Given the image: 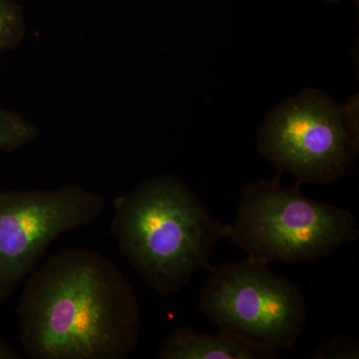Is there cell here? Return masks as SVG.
Instances as JSON below:
<instances>
[{
    "instance_id": "obj_10",
    "label": "cell",
    "mask_w": 359,
    "mask_h": 359,
    "mask_svg": "<svg viewBox=\"0 0 359 359\" xmlns=\"http://www.w3.org/2000/svg\"><path fill=\"white\" fill-rule=\"evenodd\" d=\"M358 340L346 335H337L323 342L314 351L313 358H358Z\"/></svg>"
},
{
    "instance_id": "obj_4",
    "label": "cell",
    "mask_w": 359,
    "mask_h": 359,
    "mask_svg": "<svg viewBox=\"0 0 359 359\" xmlns=\"http://www.w3.org/2000/svg\"><path fill=\"white\" fill-rule=\"evenodd\" d=\"M358 96L340 105L306 88L273 108L257 134L259 155L297 183L328 184L346 176L359 153Z\"/></svg>"
},
{
    "instance_id": "obj_6",
    "label": "cell",
    "mask_w": 359,
    "mask_h": 359,
    "mask_svg": "<svg viewBox=\"0 0 359 359\" xmlns=\"http://www.w3.org/2000/svg\"><path fill=\"white\" fill-rule=\"evenodd\" d=\"M105 205L103 196L75 185L0 190V309L54 241L96 223Z\"/></svg>"
},
{
    "instance_id": "obj_8",
    "label": "cell",
    "mask_w": 359,
    "mask_h": 359,
    "mask_svg": "<svg viewBox=\"0 0 359 359\" xmlns=\"http://www.w3.org/2000/svg\"><path fill=\"white\" fill-rule=\"evenodd\" d=\"M39 129L11 111L0 109V151L13 152L34 140Z\"/></svg>"
},
{
    "instance_id": "obj_12",
    "label": "cell",
    "mask_w": 359,
    "mask_h": 359,
    "mask_svg": "<svg viewBox=\"0 0 359 359\" xmlns=\"http://www.w3.org/2000/svg\"><path fill=\"white\" fill-rule=\"evenodd\" d=\"M325 1L330 2V4H337V2L346 1V0H325ZM349 1L358 4V0H349Z\"/></svg>"
},
{
    "instance_id": "obj_9",
    "label": "cell",
    "mask_w": 359,
    "mask_h": 359,
    "mask_svg": "<svg viewBox=\"0 0 359 359\" xmlns=\"http://www.w3.org/2000/svg\"><path fill=\"white\" fill-rule=\"evenodd\" d=\"M25 32L20 11L8 0H0V52L20 43Z\"/></svg>"
},
{
    "instance_id": "obj_1",
    "label": "cell",
    "mask_w": 359,
    "mask_h": 359,
    "mask_svg": "<svg viewBox=\"0 0 359 359\" xmlns=\"http://www.w3.org/2000/svg\"><path fill=\"white\" fill-rule=\"evenodd\" d=\"M16 316L30 359H127L140 335L134 285L97 250H63L39 264Z\"/></svg>"
},
{
    "instance_id": "obj_11",
    "label": "cell",
    "mask_w": 359,
    "mask_h": 359,
    "mask_svg": "<svg viewBox=\"0 0 359 359\" xmlns=\"http://www.w3.org/2000/svg\"><path fill=\"white\" fill-rule=\"evenodd\" d=\"M21 354L0 335V359H21Z\"/></svg>"
},
{
    "instance_id": "obj_5",
    "label": "cell",
    "mask_w": 359,
    "mask_h": 359,
    "mask_svg": "<svg viewBox=\"0 0 359 359\" xmlns=\"http://www.w3.org/2000/svg\"><path fill=\"white\" fill-rule=\"evenodd\" d=\"M247 259L209 266L200 308L221 328L273 351L294 346L309 318L301 287Z\"/></svg>"
},
{
    "instance_id": "obj_2",
    "label": "cell",
    "mask_w": 359,
    "mask_h": 359,
    "mask_svg": "<svg viewBox=\"0 0 359 359\" xmlns=\"http://www.w3.org/2000/svg\"><path fill=\"white\" fill-rule=\"evenodd\" d=\"M231 224L214 218L190 186L174 175L141 182L113 204L110 233L132 269L157 294H177Z\"/></svg>"
},
{
    "instance_id": "obj_3",
    "label": "cell",
    "mask_w": 359,
    "mask_h": 359,
    "mask_svg": "<svg viewBox=\"0 0 359 359\" xmlns=\"http://www.w3.org/2000/svg\"><path fill=\"white\" fill-rule=\"evenodd\" d=\"M358 237L353 212L309 199L301 184L283 186L280 176L259 180L243 191L229 236L248 259L266 264L320 261Z\"/></svg>"
},
{
    "instance_id": "obj_7",
    "label": "cell",
    "mask_w": 359,
    "mask_h": 359,
    "mask_svg": "<svg viewBox=\"0 0 359 359\" xmlns=\"http://www.w3.org/2000/svg\"><path fill=\"white\" fill-rule=\"evenodd\" d=\"M161 359H275L273 351L230 332L205 334L191 327L174 330L160 347Z\"/></svg>"
}]
</instances>
